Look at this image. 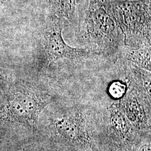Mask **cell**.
I'll list each match as a JSON object with an SVG mask.
<instances>
[{
    "instance_id": "obj_7",
    "label": "cell",
    "mask_w": 151,
    "mask_h": 151,
    "mask_svg": "<svg viewBox=\"0 0 151 151\" xmlns=\"http://www.w3.org/2000/svg\"><path fill=\"white\" fill-rule=\"evenodd\" d=\"M58 6L60 15L72 21L75 10L76 0H58Z\"/></svg>"
},
{
    "instance_id": "obj_3",
    "label": "cell",
    "mask_w": 151,
    "mask_h": 151,
    "mask_svg": "<svg viewBox=\"0 0 151 151\" xmlns=\"http://www.w3.org/2000/svg\"><path fill=\"white\" fill-rule=\"evenodd\" d=\"M63 25L60 22L54 24L47 32L46 52L49 63H52L61 59H79L90 55V51L86 49L71 47L62 37Z\"/></svg>"
},
{
    "instance_id": "obj_8",
    "label": "cell",
    "mask_w": 151,
    "mask_h": 151,
    "mask_svg": "<svg viewBox=\"0 0 151 151\" xmlns=\"http://www.w3.org/2000/svg\"><path fill=\"white\" fill-rule=\"evenodd\" d=\"M125 90L124 84L120 82H115L110 88V93L114 97H120L123 95Z\"/></svg>"
},
{
    "instance_id": "obj_5",
    "label": "cell",
    "mask_w": 151,
    "mask_h": 151,
    "mask_svg": "<svg viewBox=\"0 0 151 151\" xmlns=\"http://www.w3.org/2000/svg\"><path fill=\"white\" fill-rule=\"evenodd\" d=\"M56 126L60 134L70 140H78L83 137L80 124L73 117H65L60 119Z\"/></svg>"
},
{
    "instance_id": "obj_6",
    "label": "cell",
    "mask_w": 151,
    "mask_h": 151,
    "mask_svg": "<svg viewBox=\"0 0 151 151\" xmlns=\"http://www.w3.org/2000/svg\"><path fill=\"white\" fill-rule=\"evenodd\" d=\"M125 58L146 70H151V45L125 49Z\"/></svg>"
},
{
    "instance_id": "obj_2",
    "label": "cell",
    "mask_w": 151,
    "mask_h": 151,
    "mask_svg": "<svg viewBox=\"0 0 151 151\" xmlns=\"http://www.w3.org/2000/svg\"><path fill=\"white\" fill-rule=\"evenodd\" d=\"M85 36L92 44L103 50L116 48L120 28L113 12L101 0L92 2L85 22Z\"/></svg>"
},
{
    "instance_id": "obj_1",
    "label": "cell",
    "mask_w": 151,
    "mask_h": 151,
    "mask_svg": "<svg viewBox=\"0 0 151 151\" xmlns=\"http://www.w3.org/2000/svg\"><path fill=\"white\" fill-rule=\"evenodd\" d=\"M113 12L126 45L136 48L151 45L150 12L145 5L124 2L116 6Z\"/></svg>"
},
{
    "instance_id": "obj_9",
    "label": "cell",
    "mask_w": 151,
    "mask_h": 151,
    "mask_svg": "<svg viewBox=\"0 0 151 151\" xmlns=\"http://www.w3.org/2000/svg\"></svg>"
},
{
    "instance_id": "obj_4",
    "label": "cell",
    "mask_w": 151,
    "mask_h": 151,
    "mask_svg": "<svg viewBox=\"0 0 151 151\" xmlns=\"http://www.w3.org/2000/svg\"><path fill=\"white\" fill-rule=\"evenodd\" d=\"M45 101L32 92H24L12 100L10 107L12 113L19 119L32 121L36 119Z\"/></svg>"
}]
</instances>
